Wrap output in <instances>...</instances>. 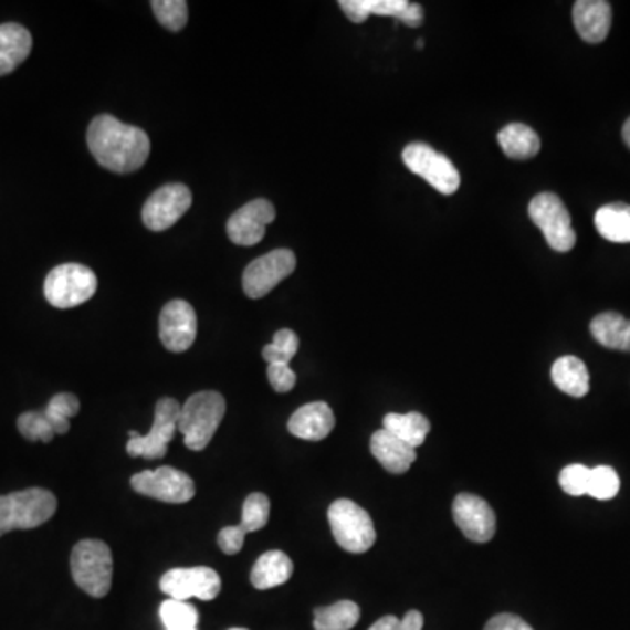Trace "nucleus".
Listing matches in <instances>:
<instances>
[{"label":"nucleus","instance_id":"f257e3e1","mask_svg":"<svg viewBox=\"0 0 630 630\" xmlns=\"http://www.w3.org/2000/svg\"><path fill=\"white\" fill-rule=\"evenodd\" d=\"M86 140L93 158L114 174L139 170L151 151L146 132L126 125L109 114H101L90 123Z\"/></svg>","mask_w":630,"mask_h":630},{"label":"nucleus","instance_id":"f03ea898","mask_svg":"<svg viewBox=\"0 0 630 630\" xmlns=\"http://www.w3.org/2000/svg\"><path fill=\"white\" fill-rule=\"evenodd\" d=\"M227 413L223 395L216 391H200L189 396L181 407L177 431L185 438L189 450H203L214 438L219 424Z\"/></svg>","mask_w":630,"mask_h":630},{"label":"nucleus","instance_id":"7ed1b4c3","mask_svg":"<svg viewBox=\"0 0 630 630\" xmlns=\"http://www.w3.org/2000/svg\"><path fill=\"white\" fill-rule=\"evenodd\" d=\"M56 501L53 492L32 487L0 496V536L11 531L35 529L55 515Z\"/></svg>","mask_w":630,"mask_h":630},{"label":"nucleus","instance_id":"20e7f679","mask_svg":"<svg viewBox=\"0 0 630 630\" xmlns=\"http://www.w3.org/2000/svg\"><path fill=\"white\" fill-rule=\"evenodd\" d=\"M72 578L88 596H107L113 585V554L101 539H83L72 548Z\"/></svg>","mask_w":630,"mask_h":630},{"label":"nucleus","instance_id":"39448f33","mask_svg":"<svg viewBox=\"0 0 630 630\" xmlns=\"http://www.w3.org/2000/svg\"><path fill=\"white\" fill-rule=\"evenodd\" d=\"M333 538L350 554H365L377 539L370 513L350 500H338L328 510Z\"/></svg>","mask_w":630,"mask_h":630},{"label":"nucleus","instance_id":"423d86ee","mask_svg":"<svg viewBox=\"0 0 630 630\" xmlns=\"http://www.w3.org/2000/svg\"><path fill=\"white\" fill-rule=\"evenodd\" d=\"M97 275L80 263H63L48 273L44 296L56 308H74L97 293Z\"/></svg>","mask_w":630,"mask_h":630},{"label":"nucleus","instance_id":"0eeeda50","mask_svg":"<svg viewBox=\"0 0 630 630\" xmlns=\"http://www.w3.org/2000/svg\"><path fill=\"white\" fill-rule=\"evenodd\" d=\"M529 216L554 251L567 252L575 248L576 231L571 216L557 195H536L529 203Z\"/></svg>","mask_w":630,"mask_h":630},{"label":"nucleus","instance_id":"6e6552de","mask_svg":"<svg viewBox=\"0 0 630 630\" xmlns=\"http://www.w3.org/2000/svg\"><path fill=\"white\" fill-rule=\"evenodd\" d=\"M181 416V405L174 398H164L156 403L155 422L146 437H140L137 431L128 433L126 452L130 458L161 459L168 450V443L177 433V422Z\"/></svg>","mask_w":630,"mask_h":630},{"label":"nucleus","instance_id":"1a4fd4ad","mask_svg":"<svg viewBox=\"0 0 630 630\" xmlns=\"http://www.w3.org/2000/svg\"><path fill=\"white\" fill-rule=\"evenodd\" d=\"M403 164L410 172L426 179L441 195H454L461 186V176L455 165L428 144H408L403 149Z\"/></svg>","mask_w":630,"mask_h":630},{"label":"nucleus","instance_id":"9d476101","mask_svg":"<svg viewBox=\"0 0 630 630\" xmlns=\"http://www.w3.org/2000/svg\"><path fill=\"white\" fill-rule=\"evenodd\" d=\"M132 489L143 496L153 497L161 503L182 504L193 500L195 482L185 471L161 466L143 471L132 476Z\"/></svg>","mask_w":630,"mask_h":630},{"label":"nucleus","instance_id":"9b49d317","mask_svg":"<svg viewBox=\"0 0 630 630\" xmlns=\"http://www.w3.org/2000/svg\"><path fill=\"white\" fill-rule=\"evenodd\" d=\"M161 592L176 601H212L221 592V578L210 567H176L165 573L160 580Z\"/></svg>","mask_w":630,"mask_h":630},{"label":"nucleus","instance_id":"f8f14e48","mask_svg":"<svg viewBox=\"0 0 630 630\" xmlns=\"http://www.w3.org/2000/svg\"><path fill=\"white\" fill-rule=\"evenodd\" d=\"M294 269H296L294 252L290 249H275L265 256L252 261L245 269L242 286L249 298H263L277 286L279 282L290 277Z\"/></svg>","mask_w":630,"mask_h":630},{"label":"nucleus","instance_id":"ddd939ff","mask_svg":"<svg viewBox=\"0 0 630 630\" xmlns=\"http://www.w3.org/2000/svg\"><path fill=\"white\" fill-rule=\"evenodd\" d=\"M191 202H193V197H191L188 186H161L144 203V224L151 231L168 230L188 212Z\"/></svg>","mask_w":630,"mask_h":630},{"label":"nucleus","instance_id":"4468645a","mask_svg":"<svg viewBox=\"0 0 630 630\" xmlns=\"http://www.w3.org/2000/svg\"><path fill=\"white\" fill-rule=\"evenodd\" d=\"M452 515L461 533L470 542L487 543L496 534V513L487 501L462 492L452 504Z\"/></svg>","mask_w":630,"mask_h":630},{"label":"nucleus","instance_id":"2eb2a0df","mask_svg":"<svg viewBox=\"0 0 630 630\" xmlns=\"http://www.w3.org/2000/svg\"><path fill=\"white\" fill-rule=\"evenodd\" d=\"M197 314L185 300L168 302L160 314V340L170 353H185L197 338Z\"/></svg>","mask_w":630,"mask_h":630},{"label":"nucleus","instance_id":"dca6fc26","mask_svg":"<svg viewBox=\"0 0 630 630\" xmlns=\"http://www.w3.org/2000/svg\"><path fill=\"white\" fill-rule=\"evenodd\" d=\"M273 219H275V209L272 203L258 198V200L245 203L228 219V237L233 244L244 245V248L260 244L261 240L265 239L266 227L272 223Z\"/></svg>","mask_w":630,"mask_h":630},{"label":"nucleus","instance_id":"f3484780","mask_svg":"<svg viewBox=\"0 0 630 630\" xmlns=\"http://www.w3.org/2000/svg\"><path fill=\"white\" fill-rule=\"evenodd\" d=\"M342 11L354 23H365L371 14L375 17H391L407 27L422 25L424 11L422 6L408 0H340Z\"/></svg>","mask_w":630,"mask_h":630},{"label":"nucleus","instance_id":"a211bd4d","mask_svg":"<svg viewBox=\"0 0 630 630\" xmlns=\"http://www.w3.org/2000/svg\"><path fill=\"white\" fill-rule=\"evenodd\" d=\"M335 428V413L324 401L303 405L291 416L287 429L300 440L321 441Z\"/></svg>","mask_w":630,"mask_h":630},{"label":"nucleus","instance_id":"6ab92c4d","mask_svg":"<svg viewBox=\"0 0 630 630\" xmlns=\"http://www.w3.org/2000/svg\"><path fill=\"white\" fill-rule=\"evenodd\" d=\"M573 21L584 41L602 42L611 29V4L606 0H578L573 6Z\"/></svg>","mask_w":630,"mask_h":630},{"label":"nucleus","instance_id":"aec40b11","mask_svg":"<svg viewBox=\"0 0 630 630\" xmlns=\"http://www.w3.org/2000/svg\"><path fill=\"white\" fill-rule=\"evenodd\" d=\"M370 450L374 458L382 464L384 470L392 475L407 473L416 462L417 454L413 447L396 438L386 429H378L370 441Z\"/></svg>","mask_w":630,"mask_h":630},{"label":"nucleus","instance_id":"412c9836","mask_svg":"<svg viewBox=\"0 0 630 630\" xmlns=\"http://www.w3.org/2000/svg\"><path fill=\"white\" fill-rule=\"evenodd\" d=\"M32 51V35L18 23L0 25V76L13 72Z\"/></svg>","mask_w":630,"mask_h":630},{"label":"nucleus","instance_id":"4be33fe9","mask_svg":"<svg viewBox=\"0 0 630 630\" xmlns=\"http://www.w3.org/2000/svg\"><path fill=\"white\" fill-rule=\"evenodd\" d=\"M293 560L284 552L270 550L252 566L251 584L258 590L281 587L293 576Z\"/></svg>","mask_w":630,"mask_h":630},{"label":"nucleus","instance_id":"5701e85b","mask_svg":"<svg viewBox=\"0 0 630 630\" xmlns=\"http://www.w3.org/2000/svg\"><path fill=\"white\" fill-rule=\"evenodd\" d=\"M590 333L606 349L630 353V321L617 312H602L590 323Z\"/></svg>","mask_w":630,"mask_h":630},{"label":"nucleus","instance_id":"b1692460","mask_svg":"<svg viewBox=\"0 0 630 630\" xmlns=\"http://www.w3.org/2000/svg\"><path fill=\"white\" fill-rule=\"evenodd\" d=\"M497 143L504 155L517 161L531 160L538 155L542 147L538 134L524 123H510L504 126L497 134Z\"/></svg>","mask_w":630,"mask_h":630},{"label":"nucleus","instance_id":"393cba45","mask_svg":"<svg viewBox=\"0 0 630 630\" xmlns=\"http://www.w3.org/2000/svg\"><path fill=\"white\" fill-rule=\"evenodd\" d=\"M552 380L559 391L573 398H584L590 391V375H588L587 366L575 356L559 357L554 363Z\"/></svg>","mask_w":630,"mask_h":630},{"label":"nucleus","instance_id":"a878e982","mask_svg":"<svg viewBox=\"0 0 630 630\" xmlns=\"http://www.w3.org/2000/svg\"><path fill=\"white\" fill-rule=\"evenodd\" d=\"M597 231L602 239L615 244H629L630 242V206L629 203H608L597 210L594 218Z\"/></svg>","mask_w":630,"mask_h":630},{"label":"nucleus","instance_id":"bb28decb","mask_svg":"<svg viewBox=\"0 0 630 630\" xmlns=\"http://www.w3.org/2000/svg\"><path fill=\"white\" fill-rule=\"evenodd\" d=\"M384 429L389 433L395 434L399 440L405 441L408 445L417 447L422 445L431 431V424L422 413H387L384 417Z\"/></svg>","mask_w":630,"mask_h":630},{"label":"nucleus","instance_id":"cd10ccee","mask_svg":"<svg viewBox=\"0 0 630 630\" xmlns=\"http://www.w3.org/2000/svg\"><path fill=\"white\" fill-rule=\"evenodd\" d=\"M361 617V609L353 601H338L314 611L315 630H350Z\"/></svg>","mask_w":630,"mask_h":630},{"label":"nucleus","instance_id":"c85d7f7f","mask_svg":"<svg viewBox=\"0 0 630 630\" xmlns=\"http://www.w3.org/2000/svg\"><path fill=\"white\" fill-rule=\"evenodd\" d=\"M80 408L81 403L77 396L71 395V392H60L50 399V403L42 412L46 413L56 434H65L71 429L72 417L80 413Z\"/></svg>","mask_w":630,"mask_h":630},{"label":"nucleus","instance_id":"c756f323","mask_svg":"<svg viewBox=\"0 0 630 630\" xmlns=\"http://www.w3.org/2000/svg\"><path fill=\"white\" fill-rule=\"evenodd\" d=\"M165 630H198V609L188 601L167 599L160 606Z\"/></svg>","mask_w":630,"mask_h":630},{"label":"nucleus","instance_id":"7c9ffc66","mask_svg":"<svg viewBox=\"0 0 630 630\" xmlns=\"http://www.w3.org/2000/svg\"><path fill=\"white\" fill-rule=\"evenodd\" d=\"M270 517V500L261 492H254L251 496L245 497L244 506H242V522L237 525L240 533L249 534L260 531L269 524Z\"/></svg>","mask_w":630,"mask_h":630},{"label":"nucleus","instance_id":"2f4dec72","mask_svg":"<svg viewBox=\"0 0 630 630\" xmlns=\"http://www.w3.org/2000/svg\"><path fill=\"white\" fill-rule=\"evenodd\" d=\"M300 340L296 333L291 332V329H279L275 335H273L272 344L265 345L263 349V359H265L269 365H290L291 359L298 353Z\"/></svg>","mask_w":630,"mask_h":630},{"label":"nucleus","instance_id":"473e14b6","mask_svg":"<svg viewBox=\"0 0 630 630\" xmlns=\"http://www.w3.org/2000/svg\"><path fill=\"white\" fill-rule=\"evenodd\" d=\"M151 8L161 25L172 32H179L188 23V2L185 0H155Z\"/></svg>","mask_w":630,"mask_h":630},{"label":"nucleus","instance_id":"72a5a7b5","mask_svg":"<svg viewBox=\"0 0 630 630\" xmlns=\"http://www.w3.org/2000/svg\"><path fill=\"white\" fill-rule=\"evenodd\" d=\"M620 491V479L617 471L611 466H597L590 470V483H588V496L594 500H613Z\"/></svg>","mask_w":630,"mask_h":630},{"label":"nucleus","instance_id":"f704fd0d","mask_svg":"<svg viewBox=\"0 0 630 630\" xmlns=\"http://www.w3.org/2000/svg\"><path fill=\"white\" fill-rule=\"evenodd\" d=\"M18 431L29 441H44L50 443L56 437L55 429L48 420L46 413L25 412L18 417Z\"/></svg>","mask_w":630,"mask_h":630},{"label":"nucleus","instance_id":"c9c22d12","mask_svg":"<svg viewBox=\"0 0 630 630\" xmlns=\"http://www.w3.org/2000/svg\"><path fill=\"white\" fill-rule=\"evenodd\" d=\"M559 483L569 496H585L590 483V468L584 464H569L560 471Z\"/></svg>","mask_w":630,"mask_h":630},{"label":"nucleus","instance_id":"e433bc0d","mask_svg":"<svg viewBox=\"0 0 630 630\" xmlns=\"http://www.w3.org/2000/svg\"><path fill=\"white\" fill-rule=\"evenodd\" d=\"M266 375H269L273 389L277 392H290L296 386V374L291 370L290 365H282V363L269 365Z\"/></svg>","mask_w":630,"mask_h":630},{"label":"nucleus","instance_id":"4c0bfd02","mask_svg":"<svg viewBox=\"0 0 630 630\" xmlns=\"http://www.w3.org/2000/svg\"><path fill=\"white\" fill-rule=\"evenodd\" d=\"M245 536L237 529V525H230L219 531L218 545L227 555H237L244 546Z\"/></svg>","mask_w":630,"mask_h":630},{"label":"nucleus","instance_id":"58836bf2","mask_svg":"<svg viewBox=\"0 0 630 630\" xmlns=\"http://www.w3.org/2000/svg\"><path fill=\"white\" fill-rule=\"evenodd\" d=\"M485 630H534L529 623L522 620L517 615L501 613L489 620Z\"/></svg>","mask_w":630,"mask_h":630},{"label":"nucleus","instance_id":"ea45409f","mask_svg":"<svg viewBox=\"0 0 630 630\" xmlns=\"http://www.w3.org/2000/svg\"><path fill=\"white\" fill-rule=\"evenodd\" d=\"M422 626H424V617L416 609L408 611L401 620V630H422Z\"/></svg>","mask_w":630,"mask_h":630},{"label":"nucleus","instance_id":"a19ab883","mask_svg":"<svg viewBox=\"0 0 630 630\" xmlns=\"http://www.w3.org/2000/svg\"><path fill=\"white\" fill-rule=\"evenodd\" d=\"M368 630H401V620L392 617V615H387V617L377 620Z\"/></svg>","mask_w":630,"mask_h":630},{"label":"nucleus","instance_id":"79ce46f5","mask_svg":"<svg viewBox=\"0 0 630 630\" xmlns=\"http://www.w3.org/2000/svg\"><path fill=\"white\" fill-rule=\"evenodd\" d=\"M622 137L623 143H626L630 149V118L627 119L626 125H623Z\"/></svg>","mask_w":630,"mask_h":630},{"label":"nucleus","instance_id":"37998d69","mask_svg":"<svg viewBox=\"0 0 630 630\" xmlns=\"http://www.w3.org/2000/svg\"><path fill=\"white\" fill-rule=\"evenodd\" d=\"M416 46L417 50H422V48H424V41H422V39H419V41L416 42Z\"/></svg>","mask_w":630,"mask_h":630},{"label":"nucleus","instance_id":"c03bdc74","mask_svg":"<svg viewBox=\"0 0 630 630\" xmlns=\"http://www.w3.org/2000/svg\"><path fill=\"white\" fill-rule=\"evenodd\" d=\"M230 630H248V629H242V627H235V629H230Z\"/></svg>","mask_w":630,"mask_h":630}]
</instances>
